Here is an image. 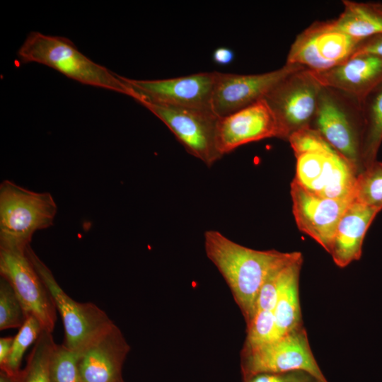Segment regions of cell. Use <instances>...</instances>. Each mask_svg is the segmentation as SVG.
<instances>
[{
    "mask_svg": "<svg viewBox=\"0 0 382 382\" xmlns=\"http://www.w3.org/2000/svg\"><path fill=\"white\" fill-rule=\"evenodd\" d=\"M363 134L361 160L364 168L376 161L382 142V81L361 101Z\"/></svg>",
    "mask_w": 382,
    "mask_h": 382,
    "instance_id": "obj_21",
    "label": "cell"
},
{
    "mask_svg": "<svg viewBox=\"0 0 382 382\" xmlns=\"http://www.w3.org/2000/svg\"><path fill=\"white\" fill-rule=\"evenodd\" d=\"M243 382H320L309 373L291 371L282 373H260L244 378Z\"/></svg>",
    "mask_w": 382,
    "mask_h": 382,
    "instance_id": "obj_30",
    "label": "cell"
},
{
    "mask_svg": "<svg viewBox=\"0 0 382 382\" xmlns=\"http://www.w3.org/2000/svg\"><path fill=\"white\" fill-rule=\"evenodd\" d=\"M321 88L306 68L290 74L265 95L263 99L277 118L286 139L295 131L311 125Z\"/></svg>",
    "mask_w": 382,
    "mask_h": 382,
    "instance_id": "obj_10",
    "label": "cell"
},
{
    "mask_svg": "<svg viewBox=\"0 0 382 382\" xmlns=\"http://www.w3.org/2000/svg\"><path fill=\"white\" fill-rule=\"evenodd\" d=\"M241 369L243 379L260 373L303 371L320 382H328L311 351L303 325L270 343L242 350Z\"/></svg>",
    "mask_w": 382,
    "mask_h": 382,
    "instance_id": "obj_6",
    "label": "cell"
},
{
    "mask_svg": "<svg viewBox=\"0 0 382 382\" xmlns=\"http://www.w3.org/2000/svg\"><path fill=\"white\" fill-rule=\"evenodd\" d=\"M216 75V71H211L166 79L137 80L125 76L123 79L137 101L212 111Z\"/></svg>",
    "mask_w": 382,
    "mask_h": 382,
    "instance_id": "obj_11",
    "label": "cell"
},
{
    "mask_svg": "<svg viewBox=\"0 0 382 382\" xmlns=\"http://www.w3.org/2000/svg\"><path fill=\"white\" fill-rule=\"evenodd\" d=\"M288 141L296 157L308 153L335 151L323 137L310 126L291 134Z\"/></svg>",
    "mask_w": 382,
    "mask_h": 382,
    "instance_id": "obj_28",
    "label": "cell"
},
{
    "mask_svg": "<svg viewBox=\"0 0 382 382\" xmlns=\"http://www.w3.org/2000/svg\"><path fill=\"white\" fill-rule=\"evenodd\" d=\"M57 204L48 192H37L9 180L0 184V249L25 252L37 231L54 225Z\"/></svg>",
    "mask_w": 382,
    "mask_h": 382,
    "instance_id": "obj_3",
    "label": "cell"
},
{
    "mask_svg": "<svg viewBox=\"0 0 382 382\" xmlns=\"http://www.w3.org/2000/svg\"><path fill=\"white\" fill-rule=\"evenodd\" d=\"M291 196L293 214L299 229L329 253L338 222L354 200L318 196L294 180L291 184Z\"/></svg>",
    "mask_w": 382,
    "mask_h": 382,
    "instance_id": "obj_15",
    "label": "cell"
},
{
    "mask_svg": "<svg viewBox=\"0 0 382 382\" xmlns=\"http://www.w3.org/2000/svg\"><path fill=\"white\" fill-rule=\"evenodd\" d=\"M80 353L64 344H56L50 362L51 382H81L79 371Z\"/></svg>",
    "mask_w": 382,
    "mask_h": 382,
    "instance_id": "obj_25",
    "label": "cell"
},
{
    "mask_svg": "<svg viewBox=\"0 0 382 382\" xmlns=\"http://www.w3.org/2000/svg\"><path fill=\"white\" fill-rule=\"evenodd\" d=\"M26 254L60 313L64 329V345L69 349L81 353L114 323L95 303L78 302L66 294L30 245L26 248Z\"/></svg>",
    "mask_w": 382,
    "mask_h": 382,
    "instance_id": "obj_5",
    "label": "cell"
},
{
    "mask_svg": "<svg viewBox=\"0 0 382 382\" xmlns=\"http://www.w3.org/2000/svg\"><path fill=\"white\" fill-rule=\"evenodd\" d=\"M311 72L322 86L335 88L361 102L382 81V57L353 56L330 69Z\"/></svg>",
    "mask_w": 382,
    "mask_h": 382,
    "instance_id": "obj_17",
    "label": "cell"
},
{
    "mask_svg": "<svg viewBox=\"0 0 382 382\" xmlns=\"http://www.w3.org/2000/svg\"><path fill=\"white\" fill-rule=\"evenodd\" d=\"M13 342L12 337H4L0 338V369H3L10 355Z\"/></svg>",
    "mask_w": 382,
    "mask_h": 382,
    "instance_id": "obj_33",
    "label": "cell"
},
{
    "mask_svg": "<svg viewBox=\"0 0 382 382\" xmlns=\"http://www.w3.org/2000/svg\"><path fill=\"white\" fill-rule=\"evenodd\" d=\"M272 137L286 139L264 99L217 120L216 145L221 156L245 144Z\"/></svg>",
    "mask_w": 382,
    "mask_h": 382,
    "instance_id": "obj_14",
    "label": "cell"
},
{
    "mask_svg": "<svg viewBox=\"0 0 382 382\" xmlns=\"http://www.w3.org/2000/svg\"><path fill=\"white\" fill-rule=\"evenodd\" d=\"M301 253L297 252L293 258L274 269L269 274L259 292L256 302L255 313L261 310L273 311L276 304L284 269L288 263L297 257Z\"/></svg>",
    "mask_w": 382,
    "mask_h": 382,
    "instance_id": "obj_29",
    "label": "cell"
},
{
    "mask_svg": "<svg viewBox=\"0 0 382 382\" xmlns=\"http://www.w3.org/2000/svg\"><path fill=\"white\" fill-rule=\"evenodd\" d=\"M43 330L39 320L33 315H28L18 332L13 337L10 355L1 371L11 376L18 377L22 370L21 365L24 353L30 345L35 342Z\"/></svg>",
    "mask_w": 382,
    "mask_h": 382,
    "instance_id": "obj_23",
    "label": "cell"
},
{
    "mask_svg": "<svg viewBox=\"0 0 382 382\" xmlns=\"http://www.w3.org/2000/svg\"><path fill=\"white\" fill-rule=\"evenodd\" d=\"M204 237L206 255L226 282L247 325L255 313L258 294L267 277L297 252L254 250L216 230L205 231Z\"/></svg>",
    "mask_w": 382,
    "mask_h": 382,
    "instance_id": "obj_1",
    "label": "cell"
},
{
    "mask_svg": "<svg viewBox=\"0 0 382 382\" xmlns=\"http://www.w3.org/2000/svg\"><path fill=\"white\" fill-rule=\"evenodd\" d=\"M246 325V338L242 350H251L279 339L272 311H257Z\"/></svg>",
    "mask_w": 382,
    "mask_h": 382,
    "instance_id": "obj_26",
    "label": "cell"
},
{
    "mask_svg": "<svg viewBox=\"0 0 382 382\" xmlns=\"http://www.w3.org/2000/svg\"><path fill=\"white\" fill-rule=\"evenodd\" d=\"M362 54H371L382 57V34L361 41L352 57Z\"/></svg>",
    "mask_w": 382,
    "mask_h": 382,
    "instance_id": "obj_31",
    "label": "cell"
},
{
    "mask_svg": "<svg viewBox=\"0 0 382 382\" xmlns=\"http://www.w3.org/2000/svg\"><path fill=\"white\" fill-rule=\"evenodd\" d=\"M28 315L11 284L0 279V330L20 328Z\"/></svg>",
    "mask_w": 382,
    "mask_h": 382,
    "instance_id": "obj_27",
    "label": "cell"
},
{
    "mask_svg": "<svg viewBox=\"0 0 382 382\" xmlns=\"http://www.w3.org/2000/svg\"><path fill=\"white\" fill-rule=\"evenodd\" d=\"M17 57L21 64H41L79 83L132 96L123 76L88 58L66 37L30 32Z\"/></svg>",
    "mask_w": 382,
    "mask_h": 382,
    "instance_id": "obj_2",
    "label": "cell"
},
{
    "mask_svg": "<svg viewBox=\"0 0 382 382\" xmlns=\"http://www.w3.org/2000/svg\"><path fill=\"white\" fill-rule=\"evenodd\" d=\"M130 350L120 328L113 323L81 353L79 371L81 382H119Z\"/></svg>",
    "mask_w": 382,
    "mask_h": 382,
    "instance_id": "obj_16",
    "label": "cell"
},
{
    "mask_svg": "<svg viewBox=\"0 0 382 382\" xmlns=\"http://www.w3.org/2000/svg\"><path fill=\"white\" fill-rule=\"evenodd\" d=\"M56 343L52 332L43 330L35 341L18 382H51L50 362Z\"/></svg>",
    "mask_w": 382,
    "mask_h": 382,
    "instance_id": "obj_22",
    "label": "cell"
},
{
    "mask_svg": "<svg viewBox=\"0 0 382 382\" xmlns=\"http://www.w3.org/2000/svg\"><path fill=\"white\" fill-rule=\"evenodd\" d=\"M344 10L332 23L339 30L364 40L382 34V4L342 1Z\"/></svg>",
    "mask_w": 382,
    "mask_h": 382,
    "instance_id": "obj_20",
    "label": "cell"
},
{
    "mask_svg": "<svg viewBox=\"0 0 382 382\" xmlns=\"http://www.w3.org/2000/svg\"><path fill=\"white\" fill-rule=\"evenodd\" d=\"M303 69L306 67L299 64L286 63L277 70L259 74L216 71L212 111L218 117H222L253 105L263 99L284 79Z\"/></svg>",
    "mask_w": 382,
    "mask_h": 382,
    "instance_id": "obj_13",
    "label": "cell"
},
{
    "mask_svg": "<svg viewBox=\"0 0 382 382\" xmlns=\"http://www.w3.org/2000/svg\"><path fill=\"white\" fill-rule=\"evenodd\" d=\"M354 199L379 210L382 209V163L376 161L358 174Z\"/></svg>",
    "mask_w": 382,
    "mask_h": 382,
    "instance_id": "obj_24",
    "label": "cell"
},
{
    "mask_svg": "<svg viewBox=\"0 0 382 382\" xmlns=\"http://www.w3.org/2000/svg\"><path fill=\"white\" fill-rule=\"evenodd\" d=\"M361 41L337 29L332 20L315 21L296 36L286 63L325 71L352 57Z\"/></svg>",
    "mask_w": 382,
    "mask_h": 382,
    "instance_id": "obj_7",
    "label": "cell"
},
{
    "mask_svg": "<svg viewBox=\"0 0 382 382\" xmlns=\"http://www.w3.org/2000/svg\"><path fill=\"white\" fill-rule=\"evenodd\" d=\"M310 127L359 168L364 127L361 101L335 88L322 86Z\"/></svg>",
    "mask_w": 382,
    "mask_h": 382,
    "instance_id": "obj_4",
    "label": "cell"
},
{
    "mask_svg": "<svg viewBox=\"0 0 382 382\" xmlns=\"http://www.w3.org/2000/svg\"><path fill=\"white\" fill-rule=\"evenodd\" d=\"M0 274L12 286L27 315L52 332L57 320L53 299L25 252L0 249Z\"/></svg>",
    "mask_w": 382,
    "mask_h": 382,
    "instance_id": "obj_12",
    "label": "cell"
},
{
    "mask_svg": "<svg viewBox=\"0 0 382 382\" xmlns=\"http://www.w3.org/2000/svg\"><path fill=\"white\" fill-rule=\"evenodd\" d=\"M302 262L300 254L283 271L273 310L279 338L302 325L299 291Z\"/></svg>",
    "mask_w": 382,
    "mask_h": 382,
    "instance_id": "obj_19",
    "label": "cell"
},
{
    "mask_svg": "<svg viewBox=\"0 0 382 382\" xmlns=\"http://www.w3.org/2000/svg\"><path fill=\"white\" fill-rule=\"evenodd\" d=\"M173 132L192 156L210 167L222 156L216 145L219 117L212 111L174 107L146 100L137 101Z\"/></svg>",
    "mask_w": 382,
    "mask_h": 382,
    "instance_id": "obj_8",
    "label": "cell"
},
{
    "mask_svg": "<svg viewBox=\"0 0 382 382\" xmlns=\"http://www.w3.org/2000/svg\"><path fill=\"white\" fill-rule=\"evenodd\" d=\"M0 382H18L17 377H13L4 371L0 373Z\"/></svg>",
    "mask_w": 382,
    "mask_h": 382,
    "instance_id": "obj_34",
    "label": "cell"
},
{
    "mask_svg": "<svg viewBox=\"0 0 382 382\" xmlns=\"http://www.w3.org/2000/svg\"><path fill=\"white\" fill-rule=\"evenodd\" d=\"M379 209L352 201L336 228L329 254L340 267L359 260L366 233Z\"/></svg>",
    "mask_w": 382,
    "mask_h": 382,
    "instance_id": "obj_18",
    "label": "cell"
},
{
    "mask_svg": "<svg viewBox=\"0 0 382 382\" xmlns=\"http://www.w3.org/2000/svg\"><path fill=\"white\" fill-rule=\"evenodd\" d=\"M296 158L294 180L320 197L354 200L359 168L338 152L308 153Z\"/></svg>",
    "mask_w": 382,
    "mask_h": 382,
    "instance_id": "obj_9",
    "label": "cell"
},
{
    "mask_svg": "<svg viewBox=\"0 0 382 382\" xmlns=\"http://www.w3.org/2000/svg\"><path fill=\"white\" fill-rule=\"evenodd\" d=\"M234 52L228 47H219L214 50L212 54V60L216 64L226 66L234 59Z\"/></svg>",
    "mask_w": 382,
    "mask_h": 382,
    "instance_id": "obj_32",
    "label": "cell"
},
{
    "mask_svg": "<svg viewBox=\"0 0 382 382\" xmlns=\"http://www.w3.org/2000/svg\"><path fill=\"white\" fill-rule=\"evenodd\" d=\"M119 382H124V381H123V380H122V381H119Z\"/></svg>",
    "mask_w": 382,
    "mask_h": 382,
    "instance_id": "obj_35",
    "label": "cell"
}]
</instances>
